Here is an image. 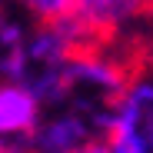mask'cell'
Masks as SVG:
<instances>
[{
	"label": "cell",
	"instance_id": "1",
	"mask_svg": "<svg viewBox=\"0 0 153 153\" xmlns=\"http://www.w3.org/2000/svg\"><path fill=\"white\" fill-rule=\"evenodd\" d=\"M103 143L107 153H153V83L146 76L120 93Z\"/></svg>",
	"mask_w": 153,
	"mask_h": 153
},
{
	"label": "cell",
	"instance_id": "2",
	"mask_svg": "<svg viewBox=\"0 0 153 153\" xmlns=\"http://www.w3.org/2000/svg\"><path fill=\"white\" fill-rule=\"evenodd\" d=\"M37 97L20 83H0V133H30L37 126Z\"/></svg>",
	"mask_w": 153,
	"mask_h": 153
},
{
	"label": "cell",
	"instance_id": "3",
	"mask_svg": "<svg viewBox=\"0 0 153 153\" xmlns=\"http://www.w3.org/2000/svg\"><path fill=\"white\" fill-rule=\"evenodd\" d=\"M20 4L27 7V13L37 20L40 30L53 33V30L60 27V20L67 17V10H70L73 0H20Z\"/></svg>",
	"mask_w": 153,
	"mask_h": 153
},
{
	"label": "cell",
	"instance_id": "4",
	"mask_svg": "<svg viewBox=\"0 0 153 153\" xmlns=\"http://www.w3.org/2000/svg\"><path fill=\"white\" fill-rule=\"evenodd\" d=\"M67 153H107V143L103 140H90V143H80V146H70Z\"/></svg>",
	"mask_w": 153,
	"mask_h": 153
},
{
	"label": "cell",
	"instance_id": "5",
	"mask_svg": "<svg viewBox=\"0 0 153 153\" xmlns=\"http://www.w3.org/2000/svg\"><path fill=\"white\" fill-rule=\"evenodd\" d=\"M0 153H17L13 146H4V143H0Z\"/></svg>",
	"mask_w": 153,
	"mask_h": 153
},
{
	"label": "cell",
	"instance_id": "6",
	"mask_svg": "<svg viewBox=\"0 0 153 153\" xmlns=\"http://www.w3.org/2000/svg\"><path fill=\"white\" fill-rule=\"evenodd\" d=\"M146 20H150V23H153V0H150V13H146Z\"/></svg>",
	"mask_w": 153,
	"mask_h": 153
}]
</instances>
